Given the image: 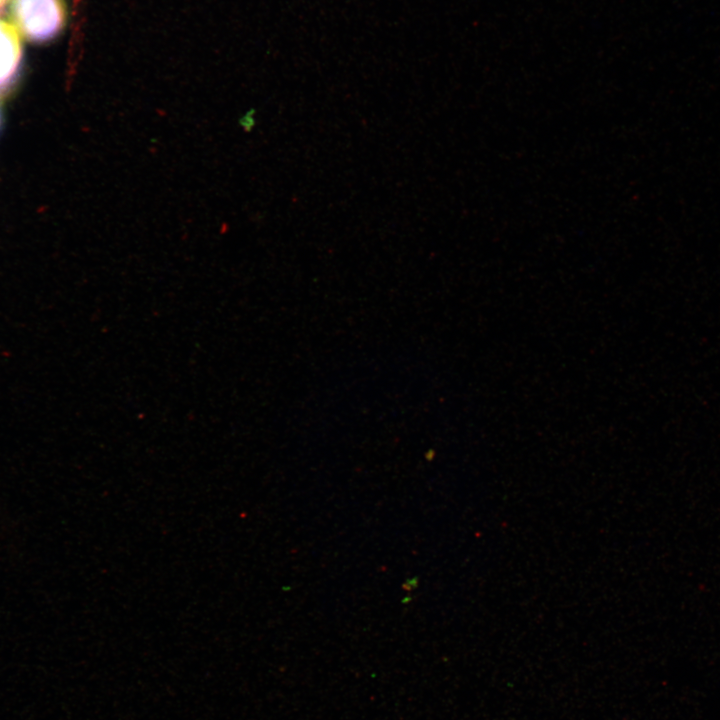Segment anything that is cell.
<instances>
[{"mask_svg": "<svg viewBox=\"0 0 720 720\" xmlns=\"http://www.w3.org/2000/svg\"><path fill=\"white\" fill-rule=\"evenodd\" d=\"M8 16L23 38L44 44L64 30L67 6L65 0H10Z\"/></svg>", "mask_w": 720, "mask_h": 720, "instance_id": "obj_1", "label": "cell"}, {"mask_svg": "<svg viewBox=\"0 0 720 720\" xmlns=\"http://www.w3.org/2000/svg\"><path fill=\"white\" fill-rule=\"evenodd\" d=\"M7 1L8 0H0V11H2Z\"/></svg>", "mask_w": 720, "mask_h": 720, "instance_id": "obj_3", "label": "cell"}, {"mask_svg": "<svg viewBox=\"0 0 720 720\" xmlns=\"http://www.w3.org/2000/svg\"><path fill=\"white\" fill-rule=\"evenodd\" d=\"M0 124H1V113H0Z\"/></svg>", "mask_w": 720, "mask_h": 720, "instance_id": "obj_4", "label": "cell"}, {"mask_svg": "<svg viewBox=\"0 0 720 720\" xmlns=\"http://www.w3.org/2000/svg\"><path fill=\"white\" fill-rule=\"evenodd\" d=\"M23 49L18 31L0 19V99L15 88L22 71Z\"/></svg>", "mask_w": 720, "mask_h": 720, "instance_id": "obj_2", "label": "cell"}]
</instances>
